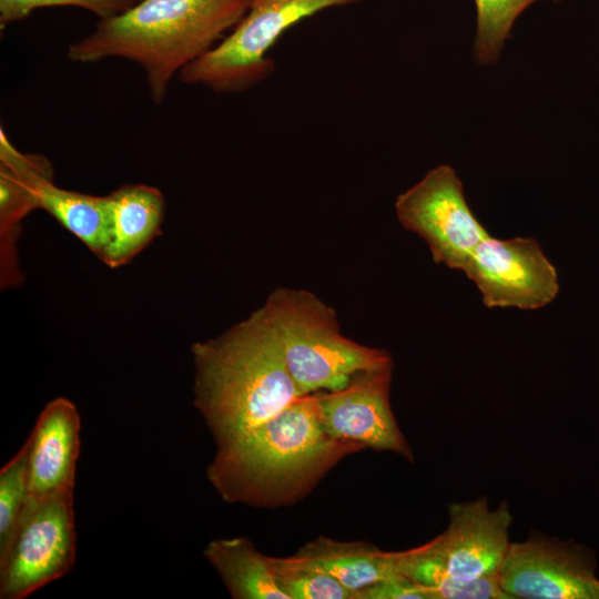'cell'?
I'll list each match as a JSON object with an SVG mask.
<instances>
[{"label": "cell", "instance_id": "9c48e42d", "mask_svg": "<svg viewBox=\"0 0 599 599\" xmlns=\"http://www.w3.org/2000/svg\"><path fill=\"white\" fill-rule=\"evenodd\" d=\"M499 580L511 599H599L593 551L541 534L510 544Z\"/></svg>", "mask_w": 599, "mask_h": 599}, {"label": "cell", "instance_id": "44dd1931", "mask_svg": "<svg viewBox=\"0 0 599 599\" xmlns=\"http://www.w3.org/2000/svg\"><path fill=\"white\" fill-rule=\"evenodd\" d=\"M28 498V441L0 470V558L13 539Z\"/></svg>", "mask_w": 599, "mask_h": 599}, {"label": "cell", "instance_id": "cb8c5ba5", "mask_svg": "<svg viewBox=\"0 0 599 599\" xmlns=\"http://www.w3.org/2000/svg\"><path fill=\"white\" fill-rule=\"evenodd\" d=\"M554 1H560V0H554Z\"/></svg>", "mask_w": 599, "mask_h": 599}, {"label": "cell", "instance_id": "2e32d148", "mask_svg": "<svg viewBox=\"0 0 599 599\" xmlns=\"http://www.w3.org/2000/svg\"><path fill=\"white\" fill-rule=\"evenodd\" d=\"M203 555L234 599H287L276 585L270 556L245 537L215 539Z\"/></svg>", "mask_w": 599, "mask_h": 599}, {"label": "cell", "instance_id": "5bb4252c", "mask_svg": "<svg viewBox=\"0 0 599 599\" xmlns=\"http://www.w3.org/2000/svg\"><path fill=\"white\" fill-rule=\"evenodd\" d=\"M111 240L101 261L110 267L130 262L160 233L165 200L156 187L124 184L109 194Z\"/></svg>", "mask_w": 599, "mask_h": 599}, {"label": "cell", "instance_id": "6da1fadb", "mask_svg": "<svg viewBox=\"0 0 599 599\" xmlns=\"http://www.w3.org/2000/svg\"><path fill=\"white\" fill-rule=\"evenodd\" d=\"M365 449L335 438L322 426L317 393L217 445L209 483L231 504L256 508L291 506L309 494L343 458Z\"/></svg>", "mask_w": 599, "mask_h": 599}, {"label": "cell", "instance_id": "603a6c76", "mask_svg": "<svg viewBox=\"0 0 599 599\" xmlns=\"http://www.w3.org/2000/svg\"><path fill=\"white\" fill-rule=\"evenodd\" d=\"M358 595L359 599H430L426 590L402 573L380 580Z\"/></svg>", "mask_w": 599, "mask_h": 599}, {"label": "cell", "instance_id": "277c9868", "mask_svg": "<svg viewBox=\"0 0 599 599\" xmlns=\"http://www.w3.org/2000/svg\"><path fill=\"white\" fill-rule=\"evenodd\" d=\"M262 307L301 395L335 390L356 373L393 366L387 351L345 337L334 308L308 291L274 290Z\"/></svg>", "mask_w": 599, "mask_h": 599}, {"label": "cell", "instance_id": "30bf717a", "mask_svg": "<svg viewBox=\"0 0 599 599\" xmlns=\"http://www.w3.org/2000/svg\"><path fill=\"white\" fill-rule=\"evenodd\" d=\"M393 366L356 373L338 389L317 392L318 416L323 428L335 438L413 461L412 448L389 402Z\"/></svg>", "mask_w": 599, "mask_h": 599}, {"label": "cell", "instance_id": "3957f363", "mask_svg": "<svg viewBox=\"0 0 599 599\" xmlns=\"http://www.w3.org/2000/svg\"><path fill=\"white\" fill-rule=\"evenodd\" d=\"M191 349L194 405L216 446L272 418L303 396L263 307Z\"/></svg>", "mask_w": 599, "mask_h": 599}, {"label": "cell", "instance_id": "8fae6325", "mask_svg": "<svg viewBox=\"0 0 599 599\" xmlns=\"http://www.w3.org/2000/svg\"><path fill=\"white\" fill-rule=\"evenodd\" d=\"M446 530L428 541L448 575L469 581L499 576L510 541L512 517L507 502L490 509L486 497L451 504Z\"/></svg>", "mask_w": 599, "mask_h": 599}, {"label": "cell", "instance_id": "52a82bcc", "mask_svg": "<svg viewBox=\"0 0 599 599\" xmlns=\"http://www.w3.org/2000/svg\"><path fill=\"white\" fill-rule=\"evenodd\" d=\"M402 226L427 244L432 258L463 271L489 233L467 204L464 185L454 167L440 164L395 201Z\"/></svg>", "mask_w": 599, "mask_h": 599}, {"label": "cell", "instance_id": "ac0fdd59", "mask_svg": "<svg viewBox=\"0 0 599 599\" xmlns=\"http://www.w3.org/2000/svg\"><path fill=\"white\" fill-rule=\"evenodd\" d=\"M399 572L426 590L430 599H511L499 576L469 581L451 578L429 542L399 551Z\"/></svg>", "mask_w": 599, "mask_h": 599}, {"label": "cell", "instance_id": "7a4b0ae2", "mask_svg": "<svg viewBox=\"0 0 599 599\" xmlns=\"http://www.w3.org/2000/svg\"><path fill=\"white\" fill-rule=\"evenodd\" d=\"M252 0H139L100 19L68 47L75 63L124 59L142 69L153 103L161 104L174 77L232 30Z\"/></svg>", "mask_w": 599, "mask_h": 599}, {"label": "cell", "instance_id": "4fadbf2b", "mask_svg": "<svg viewBox=\"0 0 599 599\" xmlns=\"http://www.w3.org/2000/svg\"><path fill=\"white\" fill-rule=\"evenodd\" d=\"M53 179L49 160L41 154L21 153L0 129V227L2 282H14L18 272L13 261L16 231L21 220L39 209L38 186Z\"/></svg>", "mask_w": 599, "mask_h": 599}, {"label": "cell", "instance_id": "7c38bea8", "mask_svg": "<svg viewBox=\"0 0 599 599\" xmlns=\"http://www.w3.org/2000/svg\"><path fill=\"white\" fill-rule=\"evenodd\" d=\"M80 416L68 398L41 410L28 441V498L42 500L73 491L80 453Z\"/></svg>", "mask_w": 599, "mask_h": 599}, {"label": "cell", "instance_id": "8992f818", "mask_svg": "<svg viewBox=\"0 0 599 599\" xmlns=\"http://www.w3.org/2000/svg\"><path fill=\"white\" fill-rule=\"evenodd\" d=\"M73 491L27 500L0 558V598L24 599L69 573L75 562Z\"/></svg>", "mask_w": 599, "mask_h": 599}, {"label": "cell", "instance_id": "ffe728a7", "mask_svg": "<svg viewBox=\"0 0 599 599\" xmlns=\"http://www.w3.org/2000/svg\"><path fill=\"white\" fill-rule=\"evenodd\" d=\"M270 562L276 585L287 599H359L357 592L295 555L270 557Z\"/></svg>", "mask_w": 599, "mask_h": 599}, {"label": "cell", "instance_id": "ba28073f", "mask_svg": "<svg viewBox=\"0 0 599 599\" xmlns=\"http://www.w3.org/2000/svg\"><path fill=\"white\" fill-rule=\"evenodd\" d=\"M461 272L488 308L539 309L554 302L560 290L555 266L532 237L489 235Z\"/></svg>", "mask_w": 599, "mask_h": 599}, {"label": "cell", "instance_id": "5b68a950", "mask_svg": "<svg viewBox=\"0 0 599 599\" xmlns=\"http://www.w3.org/2000/svg\"><path fill=\"white\" fill-rule=\"evenodd\" d=\"M367 0H252L237 24L179 80L215 93H240L267 80L275 70L268 52L283 33L322 10Z\"/></svg>", "mask_w": 599, "mask_h": 599}, {"label": "cell", "instance_id": "e0dca14e", "mask_svg": "<svg viewBox=\"0 0 599 599\" xmlns=\"http://www.w3.org/2000/svg\"><path fill=\"white\" fill-rule=\"evenodd\" d=\"M39 209L52 215L100 260L111 240L110 196H97L57 186L53 179L38 186Z\"/></svg>", "mask_w": 599, "mask_h": 599}, {"label": "cell", "instance_id": "7402d4cb", "mask_svg": "<svg viewBox=\"0 0 599 599\" xmlns=\"http://www.w3.org/2000/svg\"><path fill=\"white\" fill-rule=\"evenodd\" d=\"M139 0H0V28L24 20L35 9L45 7H77L100 19L119 14Z\"/></svg>", "mask_w": 599, "mask_h": 599}, {"label": "cell", "instance_id": "d6986e66", "mask_svg": "<svg viewBox=\"0 0 599 599\" xmlns=\"http://www.w3.org/2000/svg\"><path fill=\"white\" fill-rule=\"evenodd\" d=\"M538 0H475L477 27L474 58L483 65L494 64L510 37L517 18Z\"/></svg>", "mask_w": 599, "mask_h": 599}, {"label": "cell", "instance_id": "9a60e30c", "mask_svg": "<svg viewBox=\"0 0 599 599\" xmlns=\"http://www.w3.org/2000/svg\"><path fill=\"white\" fill-rule=\"evenodd\" d=\"M295 556L357 593L400 573L399 551H385L365 541H339L319 536L306 542Z\"/></svg>", "mask_w": 599, "mask_h": 599}]
</instances>
